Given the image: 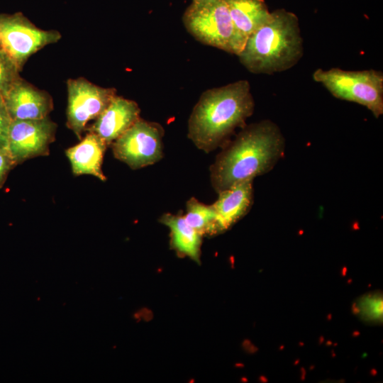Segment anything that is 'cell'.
I'll return each instance as SVG.
<instances>
[{
  "mask_svg": "<svg viewBox=\"0 0 383 383\" xmlns=\"http://www.w3.org/2000/svg\"><path fill=\"white\" fill-rule=\"evenodd\" d=\"M284 149V136L272 121L265 120L244 127L211 166L213 189L218 193L267 173L283 157Z\"/></svg>",
  "mask_w": 383,
  "mask_h": 383,
  "instance_id": "obj_1",
  "label": "cell"
},
{
  "mask_svg": "<svg viewBox=\"0 0 383 383\" xmlns=\"http://www.w3.org/2000/svg\"><path fill=\"white\" fill-rule=\"evenodd\" d=\"M254 99L247 80L204 91L191 113L188 137L199 149H216L253 113Z\"/></svg>",
  "mask_w": 383,
  "mask_h": 383,
  "instance_id": "obj_2",
  "label": "cell"
},
{
  "mask_svg": "<svg viewBox=\"0 0 383 383\" xmlns=\"http://www.w3.org/2000/svg\"><path fill=\"white\" fill-rule=\"evenodd\" d=\"M302 55L298 18L278 9L271 12L270 18L248 38L238 57L249 72L271 74L290 69Z\"/></svg>",
  "mask_w": 383,
  "mask_h": 383,
  "instance_id": "obj_3",
  "label": "cell"
},
{
  "mask_svg": "<svg viewBox=\"0 0 383 383\" xmlns=\"http://www.w3.org/2000/svg\"><path fill=\"white\" fill-rule=\"evenodd\" d=\"M182 21L197 40L238 55L242 47L224 0H192Z\"/></svg>",
  "mask_w": 383,
  "mask_h": 383,
  "instance_id": "obj_4",
  "label": "cell"
},
{
  "mask_svg": "<svg viewBox=\"0 0 383 383\" xmlns=\"http://www.w3.org/2000/svg\"><path fill=\"white\" fill-rule=\"evenodd\" d=\"M313 79L334 97L365 106L374 116L383 113V74L374 70L350 71L317 69Z\"/></svg>",
  "mask_w": 383,
  "mask_h": 383,
  "instance_id": "obj_5",
  "label": "cell"
},
{
  "mask_svg": "<svg viewBox=\"0 0 383 383\" xmlns=\"http://www.w3.org/2000/svg\"><path fill=\"white\" fill-rule=\"evenodd\" d=\"M60 38L58 31L42 30L21 13H0V45L20 70L32 55Z\"/></svg>",
  "mask_w": 383,
  "mask_h": 383,
  "instance_id": "obj_6",
  "label": "cell"
},
{
  "mask_svg": "<svg viewBox=\"0 0 383 383\" xmlns=\"http://www.w3.org/2000/svg\"><path fill=\"white\" fill-rule=\"evenodd\" d=\"M162 128L156 123L140 118L114 140V157L133 170L158 162L162 157Z\"/></svg>",
  "mask_w": 383,
  "mask_h": 383,
  "instance_id": "obj_7",
  "label": "cell"
},
{
  "mask_svg": "<svg viewBox=\"0 0 383 383\" xmlns=\"http://www.w3.org/2000/svg\"><path fill=\"white\" fill-rule=\"evenodd\" d=\"M67 87V126L81 140L88 122L95 120L107 108L116 91L97 86L82 77L68 79Z\"/></svg>",
  "mask_w": 383,
  "mask_h": 383,
  "instance_id": "obj_8",
  "label": "cell"
},
{
  "mask_svg": "<svg viewBox=\"0 0 383 383\" xmlns=\"http://www.w3.org/2000/svg\"><path fill=\"white\" fill-rule=\"evenodd\" d=\"M57 125L48 116L35 120H12L7 150L16 165L40 156H47L55 141Z\"/></svg>",
  "mask_w": 383,
  "mask_h": 383,
  "instance_id": "obj_9",
  "label": "cell"
},
{
  "mask_svg": "<svg viewBox=\"0 0 383 383\" xmlns=\"http://www.w3.org/2000/svg\"><path fill=\"white\" fill-rule=\"evenodd\" d=\"M12 120H35L48 116L53 101L48 93L20 77L3 95Z\"/></svg>",
  "mask_w": 383,
  "mask_h": 383,
  "instance_id": "obj_10",
  "label": "cell"
},
{
  "mask_svg": "<svg viewBox=\"0 0 383 383\" xmlns=\"http://www.w3.org/2000/svg\"><path fill=\"white\" fill-rule=\"evenodd\" d=\"M140 112L136 102L116 96L87 131L109 146L140 118Z\"/></svg>",
  "mask_w": 383,
  "mask_h": 383,
  "instance_id": "obj_11",
  "label": "cell"
},
{
  "mask_svg": "<svg viewBox=\"0 0 383 383\" xmlns=\"http://www.w3.org/2000/svg\"><path fill=\"white\" fill-rule=\"evenodd\" d=\"M252 182H240L218 192V197L212 205L221 232L231 228L250 209L253 203Z\"/></svg>",
  "mask_w": 383,
  "mask_h": 383,
  "instance_id": "obj_12",
  "label": "cell"
},
{
  "mask_svg": "<svg viewBox=\"0 0 383 383\" xmlns=\"http://www.w3.org/2000/svg\"><path fill=\"white\" fill-rule=\"evenodd\" d=\"M79 143L65 150L74 175L89 174L101 181L106 177L102 171L104 155L109 146L96 134L88 132Z\"/></svg>",
  "mask_w": 383,
  "mask_h": 383,
  "instance_id": "obj_13",
  "label": "cell"
},
{
  "mask_svg": "<svg viewBox=\"0 0 383 383\" xmlns=\"http://www.w3.org/2000/svg\"><path fill=\"white\" fill-rule=\"evenodd\" d=\"M242 47L248 38L270 17L264 0H224Z\"/></svg>",
  "mask_w": 383,
  "mask_h": 383,
  "instance_id": "obj_14",
  "label": "cell"
},
{
  "mask_svg": "<svg viewBox=\"0 0 383 383\" xmlns=\"http://www.w3.org/2000/svg\"><path fill=\"white\" fill-rule=\"evenodd\" d=\"M160 221L170 230L174 249L181 255L199 261L202 235L186 222L184 216L165 213Z\"/></svg>",
  "mask_w": 383,
  "mask_h": 383,
  "instance_id": "obj_15",
  "label": "cell"
},
{
  "mask_svg": "<svg viewBox=\"0 0 383 383\" xmlns=\"http://www.w3.org/2000/svg\"><path fill=\"white\" fill-rule=\"evenodd\" d=\"M186 208L184 216L186 222L202 235L221 233L213 205H206L192 197L187 202Z\"/></svg>",
  "mask_w": 383,
  "mask_h": 383,
  "instance_id": "obj_16",
  "label": "cell"
},
{
  "mask_svg": "<svg viewBox=\"0 0 383 383\" xmlns=\"http://www.w3.org/2000/svg\"><path fill=\"white\" fill-rule=\"evenodd\" d=\"M20 69L0 45V93L4 95L21 77Z\"/></svg>",
  "mask_w": 383,
  "mask_h": 383,
  "instance_id": "obj_17",
  "label": "cell"
},
{
  "mask_svg": "<svg viewBox=\"0 0 383 383\" xmlns=\"http://www.w3.org/2000/svg\"><path fill=\"white\" fill-rule=\"evenodd\" d=\"M12 119L0 93V148H7L9 128Z\"/></svg>",
  "mask_w": 383,
  "mask_h": 383,
  "instance_id": "obj_18",
  "label": "cell"
},
{
  "mask_svg": "<svg viewBox=\"0 0 383 383\" xmlns=\"http://www.w3.org/2000/svg\"><path fill=\"white\" fill-rule=\"evenodd\" d=\"M16 166L7 148H0V188L6 182L10 171Z\"/></svg>",
  "mask_w": 383,
  "mask_h": 383,
  "instance_id": "obj_19",
  "label": "cell"
}]
</instances>
